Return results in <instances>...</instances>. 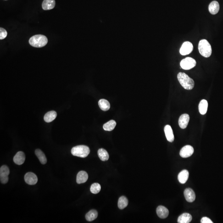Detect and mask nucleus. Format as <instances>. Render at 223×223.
Here are the masks:
<instances>
[{
  "mask_svg": "<svg viewBox=\"0 0 223 223\" xmlns=\"http://www.w3.org/2000/svg\"><path fill=\"white\" fill-rule=\"evenodd\" d=\"M177 78L184 88L188 90H192L193 88L195 85L194 81L185 73H179L177 75Z\"/></svg>",
  "mask_w": 223,
  "mask_h": 223,
  "instance_id": "nucleus-1",
  "label": "nucleus"
},
{
  "mask_svg": "<svg viewBox=\"0 0 223 223\" xmlns=\"http://www.w3.org/2000/svg\"><path fill=\"white\" fill-rule=\"evenodd\" d=\"M47 38L43 35H36L32 36L29 40V43L33 47H43L47 44Z\"/></svg>",
  "mask_w": 223,
  "mask_h": 223,
  "instance_id": "nucleus-2",
  "label": "nucleus"
},
{
  "mask_svg": "<svg viewBox=\"0 0 223 223\" xmlns=\"http://www.w3.org/2000/svg\"><path fill=\"white\" fill-rule=\"evenodd\" d=\"M198 50L200 54L205 58H208L211 55V46L207 40L202 39L200 41L198 45Z\"/></svg>",
  "mask_w": 223,
  "mask_h": 223,
  "instance_id": "nucleus-3",
  "label": "nucleus"
},
{
  "mask_svg": "<svg viewBox=\"0 0 223 223\" xmlns=\"http://www.w3.org/2000/svg\"><path fill=\"white\" fill-rule=\"evenodd\" d=\"M90 152V149L87 146L80 145L73 147L71 153L73 155L80 158H85L88 156Z\"/></svg>",
  "mask_w": 223,
  "mask_h": 223,
  "instance_id": "nucleus-4",
  "label": "nucleus"
},
{
  "mask_svg": "<svg viewBox=\"0 0 223 223\" xmlns=\"http://www.w3.org/2000/svg\"><path fill=\"white\" fill-rule=\"evenodd\" d=\"M196 61L192 58L187 57L182 60L180 63L181 68L185 70H188L196 66Z\"/></svg>",
  "mask_w": 223,
  "mask_h": 223,
  "instance_id": "nucleus-5",
  "label": "nucleus"
},
{
  "mask_svg": "<svg viewBox=\"0 0 223 223\" xmlns=\"http://www.w3.org/2000/svg\"><path fill=\"white\" fill-rule=\"evenodd\" d=\"M9 168L6 165H3L0 169V180L2 184H6L8 181L9 175Z\"/></svg>",
  "mask_w": 223,
  "mask_h": 223,
  "instance_id": "nucleus-6",
  "label": "nucleus"
},
{
  "mask_svg": "<svg viewBox=\"0 0 223 223\" xmlns=\"http://www.w3.org/2000/svg\"><path fill=\"white\" fill-rule=\"evenodd\" d=\"M193 46L191 43L186 41L183 44L180 50V53L183 56L189 54L193 50Z\"/></svg>",
  "mask_w": 223,
  "mask_h": 223,
  "instance_id": "nucleus-7",
  "label": "nucleus"
},
{
  "mask_svg": "<svg viewBox=\"0 0 223 223\" xmlns=\"http://www.w3.org/2000/svg\"><path fill=\"white\" fill-rule=\"evenodd\" d=\"M193 153V147L190 145H186L181 148L180 152V155L183 158H187L191 156Z\"/></svg>",
  "mask_w": 223,
  "mask_h": 223,
  "instance_id": "nucleus-8",
  "label": "nucleus"
},
{
  "mask_svg": "<svg viewBox=\"0 0 223 223\" xmlns=\"http://www.w3.org/2000/svg\"><path fill=\"white\" fill-rule=\"evenodd\" d=\"M24 181L30 185L36 184L38 181V178L36 175L32 172H28L24 176Z\"/></svg>",
  "mask_w": 223,
  "mask_h": 223,
  "instance_id": "nucleus-9",
  "label": "nucleus"
},
{
  "mask_svg": "<svg viewBox=\"0 0 223 223\" xmlns=\"http://www.w3.org/2000/svg\"><path fill=\"white\" fill-rule=\"evenodd\" d=\"M190 117L188 114H183L180 117L179 120V124L181 128L186 129L188 125Z\"/></svg>",
  "mask_w": 223,
  "mask_h": 223,
  "instance_id": "nucleus-10",
  "label": "nucleus"
},
{
  "mask_svg": "<svg viewBox=\"0 0 223 223\" xmlns=\"http://www.w3.org/2000/svg\"><path fill=\"white\" fill-rule=\"evenodd\" d=\"M184 195L186 200L189 203H192L196 199V195L192 189H186L184 192Z\"/></svg>",
  "mask_w": 223,
  "mask_h": 223,
  "instance_id": "nucleus-11",
  "label": "nucleus"
},
{
  "mask_svg": "<svg viewBox=\"0 0 223 223\" xmlns=\"http://www.w3.org/2000/svg\"><path fill=\"white\" fill-rule=\"evenodd\" d=\"M157 215L161 219H165L168 216L169 212L168 209L163 206H159L157 208Z\"/></svg>",
  "mask_w": 223,
  "mask_h": 223,
  "instance_id": "nucleus-12",
  "label": "nucleus"
},
{
  "mask_svg": "<svg viewBox=\"0 0 223 223\" xmlns=\"http://www.w3.org/2000/svg\"><path fill=\"white\" fill-rule=\"evenodd\" d=\"M25 160V155L23 152H18L13 158L14 162L17 165H21Z\"/></svg>",
  "mask_w": 223,
  "mask_h": 223,
  "instance_id": "nucleus-13",
  "label": "nucleus"
},
{
  "mask_svg": "<svg viewBox=\"0 0 223 223\" xmlns=\"http://www.w3.org/2000/svg\"><path fill=\"white\" fill-rule=\"evenodd\" d=\"M164 131L167 140L170 142H173L175 139V137H174L172 129L170 125H167L166 126H165L164 128Z\"/></svg>",
  "mask_w": 223,
  "mask_h": 223,
  "instance_id": "nucleus-14",
  "label": "nucleus"
},
{
  "mask_svg": "<svg viewBox=\"0 0 223 223\" xmlns=\"http://www.w3.org/2000/svg\"><path fill=\"white\" fill-rule=\"evenodd\" d=\"M88 179V175L86 171H80L78 173L76 176V182L78 184L85 183Z\"/></svg>",
  "mask_w": 223,
  "mask_h": 223,
  "instance_id": "nucleus-15",
  "label": "nucleus"
},
{
  "mask_svg": "<svg viewBox=\"0 0 223 223\" xmlns=\"http://www.w3.org/2000/svg\"><path fill=\"white\" fill-rule=\"evenodd\" d=\"M188 177L189 172L188 171L185 169L179 173L178 176V179L180 183L184 184L188 180Z\"/></svg>",
  "mask_w": 223,
  "mask_h": 223,
  "instance_id": "nucleus-16",
  "label": "nucleus"
},
{
  "mask_svg": "<svg viewBox=\"0 0 223 223\" xmlns=\"http://www.w3.org/2000/svg\"><path fill=\"white\" fill-rule=\"evenodd\" d=\"M55 5V0H44L43 2L42 7L44 10H50L54 8Z\"/></svg>",
  "mask_w": 223,
  "mask_h": 223,
  "instance_id": "nucleus-17",
  "label": "nucleus"
},
{
  "mask_svg": "<svg viewBox=\"0 0 223 223\" xmlns=\"http://www.w3.org/2000/svg\"><path fill=\"white\" fill-rule=\"evenodd\" d=\"M192 219V216L187 213H184L180 215L178 219V222L179 223H188Z\"/></svg>",
  "mask_w": 223,
  "mask_h": 223,
  "instance_id": "nucleus-18",
  "label": "nucleus"
},
{
  "mask_svg": "<svg viewBox=\"0 0 223 223\" xmlns=\"http://www.w3.org/2000/svg\"><path fill=\"white\" fill-rule=\"evenodd\" d=\"M209 10L212 14H217L219 10V5L217 1H213L210 3L209 6Z\"/></svg>",
  "mask_w": 223,
  "mask_h": 223,
  "instance_id": "nucleus-19",
  "label": "nucleus"
},
{
  "mask_svg": "<svg viewBox=\"0 0 223 223\" xmlns=\"http://www.w3.org/2000/svg\"><path fill=\"white\" fill-rule=\"evenodd\" d=\"M57 115L56 112L54 111L47 112L44 116V120L46 122H51L56 119Z\"/></svg>",
  "mask_w": 223,
  "mask_h": 223,
  "instance_id": "nucleus-20",
  "label": "nucleus"
},
{
  "mask_svg": "<svg viewBox=\"0 0 223 223\" xmlns=\"http://www.w3.org/2000/svg\"><path fill=\"white\" fill-rule=\"evenodd\" d=\"M199 111L200 113L202 115H204L206 113L208 108V102L206 100H202L199 105Z\"/></svg>",
  "mask_w": 223,
  "mask_h": 223,
  "instance_id": "nucleus-21",
  "label": "nucleus"
},
{
  "mask_svg": "<svg viewBox=\"0 0 223 223\" xmlns=\"http://www.w3.org/2000/svg\"><path fill=\"white\" fill-rule=\"evenodd\" d=\"M97 154H98L99 158H100L101 160L103 161H106L109 159V154H108V152L104 149H99L97 151Z\"/></svg>",
  "mask_w": 223,
  "mask_h": 223,
  "instance_id": "nucleus-22",
  "label": "nucleus"
},
{
  "mask_svg": "<svg viewBox=\"0 0 223 223\" xmlns=\"http://www.w3.org/2000/svg\"><path fill=\"white\" fill-rule=\"evenodd\" d=\"M35 153L36 156L39 160L40 163L43 164H46L47 163V158L43 152L41 150L38 149L35 151Z\"/></svg>",
  "mask_w": 223,
  "mask_h": 223,
  "instance_id": "nucleus-23",
  "label": "nucleus"
},
{
  "mask_svg": "<svg viewBox=\"0 0 223 223\" xmlns=\"http://www.w3.org/2000/svg\"><path fill=\"white\" fill-rule=\"evenodd\" d=\"M98 105L102 110L106 111L110 108V105L109 102L106 100L102 99L99 101Z\"/></svg>",
  "mask_w": 223,
  "mask_h": 223,
  "instance_id": "nucleus-24",
  "label": "nucleus"
},
{
  "mask_svg": "<svg viewBox=\"0 0 223 223\" xmlns=\"http://www.w3.org/2000/svg\"><path fill=\"white\" fill-rule=\"evenodd\" d=\"M128 204V200L125 196H122L119 197L118 200V208L121 209H125Z\"/></svg>",
  "mask_w": 223,
  "mask_h": 223,
  "instance_id": "nucleus-25",
  "label": "nucleus"
},
{
  "mask_svg": "<svg viewBox=\"0 0 223 223\" xmlns=\"http://www.w3.org/2000/svg\"><path fill=\"white\" fill-rule=\"evenodd\" d=\"M98 213L97 211L92 209L86 214V219L89 221H93L97 218Z\"/></svg>",
  "mask_w": 223,
  "mask_h": 223,
  "instance_id": "nucleus-26",
  "label": "nucleus"
},
{
  "mask_svg": "<svg viewBox=\"0 0 223 223\" xmlns=\"http://www.w3.org/2000/svg\"><path fill=\"white\" fill-rule=\"evenodd\" d=\"M116 125V122L115 121L111 120L105 124L103 125V128L105 131H111L114 130Z\"/></svg>",
  "mask_w": 223,
  "mask_h": 223,
  "instance_id": "nucleus-27",
  "label": "nucleus"
},
{
  "mask_svg": "<svg viewBox=\"0 0 223 223\" xmlns=\"http://www.w3.org/2000/svg\"><path fill=\"white\" fill-rule=\"evenodd\" d=\"M101 190V186L98 183H94L91 185L90 191L92 193L97 194Z\"/></svg>",
  "mask_w": 223,
  "mask_h": 223,
  "instance_id": "nucleus-28",
  "label": "nucleus"
},
{
  "mask_svg": "<svg viewBox=\"0 0 223 223\" xmlns=\"http://www.w3.org/2000/svg\"><path fill=\"white\" fill-rule=\"evenodd\" d=\"M7 31L3 28H0V39L1 40L3 39L6 37L7 36Z\"/></svg>",
  "mask_w": 223,
  "mask_h": 223,
  "instance_id": "nucleus-29",
  "label": "nucleus"
},
{
  "mask_svg": "<svg viewBox=\"0 0 223 223\" xmlns=\"http://www.w3.org/2000/svg\"><path fill=\"white\" fill-rule=\"evenodd\" d=\"M201 223H213V222L209 218L207 217H204L202 218L201 220Z\"/></svg>",
  "mask_w": 223,
  "mask_h": 223,
  "instance_id": "nucleus-30",
  "label": "nucleus"
}]
</instances>
